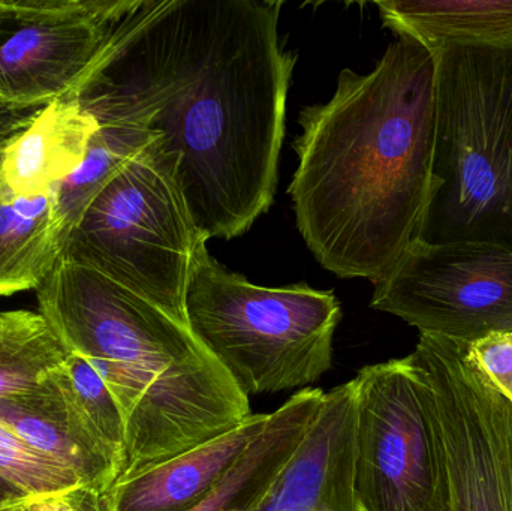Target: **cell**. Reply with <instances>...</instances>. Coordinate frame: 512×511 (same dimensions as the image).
I'll return each mask as SVG.
<instances>
[{
	"instance_id": "1",
	"label": "cell",
	"mask_w": 512,
	"mask_h": 511,
	"mask_svg": "<svg viewBox=\"0 0 512 511\" xmlns=\"http://www.w3.org/2000/svg\"><path fill=\"white\" fill-rule=\"evenodd\" d=\"M277 0H135L71 99L153 137L204 240L246 233L279 180L297 56Z\"/></svg>"
},
{
	"instance_id": "2",
	"label": "cell",
	"mask_w": 512,
	"mask_h": 511,
	"mask_svg": "<svg viewBox=\"0 0 512 511\" xmlns=\"http://www.w3.org/2000/svg\"><path fill=\"white\" fill-rule=\"evenodd\" d=\"M436 54L397 36L366 74L343 69L330 101L298 116L289 186L313 257L378 284L421 239L435 176Z\"/></svg>"
},
{
	"instance_id": "3",
	"label": "cell",
	"mask_w": 512,
	"mask_h": 511,
	"mask_svg": "<svg viewBox=\"0 0 512 511\" xmlns=\"http://www.w3.org/2000/svg\"><path fill=\"white\" fill-rule=\"evenodd\" d=\"M36 296L39 314L69 353L89 360L122 410L120 479L191 452L252 416L249 398L198 341L188 318L65 258Z\"/></svg>"
},
{
	"instance_id": "4",
	"label": "cell",
	"mask_w": 512,
	"mask_h": 511,
	"mask_svg": "<svg viewBox=\"0 0 512 511\" xmlns=\"http://www.w3.org/2000/svg\"><path fill=\"white\" fill-rule=\"evenodd\" d=\"M436 54L435 176L421 239L512 240V50Z\"/></svg>"
},
{
	"instance_id": "5",
	"label": "cell",
	"mask_w": 512,
	"mask_h": 511,
	"mask_svg": "<svg viewBox=\"0 0 512 511\" xmlns=\"http://www.w3.org/2000/svg\"><path fill=\"white\" fill-rule=\"evenodd\" d=\"M185 311L192 333L246 398L318 383L331 369L342 320L333 291L252 284L219 264L206 240L192 258Z\"/></svg>"
},
{
	"instance_id": "6",
	"label": "cell",
	"mask_w": 512,
	"mask_h": 511,
	"mask_svg": "<svg viewBox=\"0 0 512 511\" xmlns=\"http://www.w3.org/2000/svg\"><path fill=\"white\" fill-rule=\"evenodd\" d=\"M200 240L173 170L150 141L89 204L62 258L186 318Z\"/></svg>"
},
{
	"instance_id": "7",
	"label": "cell",
	"mask_w": 512,
	"mask_h": 511,
	"mask_svg": "<svg viewBox=\"0 0 512 511\" xmlns=\"http://www.w3.org/2000/svg\"><path fill=\"white\" fill-rule=\"evenodd\" d=\"M352 384L358 511H451L435 392L414 354L364 366Z\"/></svg>"
},
{
	"instance_id": "8",
	"label": "cell",
	"mask_w": 512,
	"mask_h": 511,
	"mask_svg": "<svg viewBox=\"0 0 512 511\" xmlns=\"http://www.w3.org/2000/svg\"><path fill=\"white\" fill-rule=\"evenodd\" d=\"M370 306L402 318L420 335L469 344L512 332V240H418L375 284Z\"/></svg>"
},
{
	"instance_id": "9",
	"label": "cell",
	"mask_w": 512,
	"mask_h": 511,
	"mask_svg": "<svg viewBox=\"0 0 512 511\" xmlns=\"http://www.w3.org/2000/svg\"><path fill=\"white\" fill-rule=\"evenodd\" d=\"M435 392L451 511H512V404L487 380L469 342L420 335L414 353Z\"/></svg>"
},
{
	"instance_id": "10",
	"label": "cell",
	"mask_w": 512,
	"mask_h": 511,
	"mask_svg": "<svg viewBox=\"0 0 512 511\" xmlns=\"http://www.w3.org/2000/svg\"><path fill=\"white\" fill-rule=\"evenodd\" d=\"M135 0H0V98L23 108L71 99Z\"/></svg>"
},
{
	"instance_id": "11",
	"label": "cell",
	"mask_w": 512,
	"mask_h": 511,
	"mask_svg": "<svg viewBox=\"0 0 512 511\" xmlns=\"http://www.w3.org/2000/svg\"><path fill=\"white\" fill-rule=\"evenodd\" d=\"M355 431L351 380L325 393L297 449L261 498L251 507L230 511H358Z\"/></svg>"
},
{
	"instance_id": "12",
	"label": "cell",
	"mask_w": 512,
	"mask_h": 511,
	"mask_svg": "<svg viewBox=\"0 0 512 511\" xmlns=\"http://www.w3.org/2000/svg\"><path fill=\"white\" fill-rule=\"evenodd\" d=\"M62 366L30 392L0 399V422L32 449L72 471L87 489L107 494L122 476L123 465L78 410Z\"/></svg>"
},
{
	"instance_id": "13",
	"label": "cell",
	"mask_w": 512,
	"mask_h": 511,
	"mask_svg": "<svg viewBox=\"0 0 512 511\" xmlns=\"http://www.w3.org/2000/svg\"><path fill=\"white\" fill-rule=\"evenodd\" d=\"M270 414H252L239 428L138 476L119 479L105 494V511H191L225 479Z\"/></svg>"
},
{
	"instance_id": "14",
	"label": "cell",
	"mask_w": 512,
	"mask_h": 511,
	"mask_svg": "<svg viewBox=\"0 0 512 511\" xmlns=\"http://www.w3.org/2000/svg\"><path fill=\"white\" fill-rule=\"evenodd\" d=\"M99 125L75 99L45 105L0 149V200L45 194L86 158Z\"/></svg>"
},
{
	"instance_id": "15",
	"label": "cell",
	"mask_w": 512,
	"mask_h": 511,
	"mask_svg": "<svg viewBox=\"0 0 512 511\" xmlns=\"http://www.w3.org/2000/svg\"><path fill=\"white\" fill-rule=\"evenodd\" d=\"M376 6L385 27L432 53L512 50V0H385Z\"/></svg>"
},
{
	"instance_id": "16",
	"label": "cell",
	"mask_w": 512,
	"mask_h": 511,
	"mask_svg": "<svg viewBox=\"0 0 512 511\" xmlns=\"http://www.w3.org/2000/svg\"><path fill=\"white\" fill-rule=\"evenodd\" d=\"M321 389H304L270 413L264 431L252 441L218 488L191 511H230L251 507L267 491L324 401Z\"/></svg>"
},
{
	"instance_id": "17",
	"label": "cell",
	"mask_w": 512,
	"mask_h": 511,
	"mask_svg": "<svg viewBox=\"0 0 512 511\" xmlns=\"http://www.w3.org/2000/svg\"><path fill=\"white\" fill-rule=\"evenodd\" d=\"M53 188L36 197L0 200V296L38 290L65 248Z\"/></svg>"
},
{
	"instance_id": "18",
	"label": "cell",
	"mask_w": 512,
	"mask_h": 511,
	"mask_svg": "<svg viewBox=\"0 0 512 511\" xmlns=\"http://www.w3.org/2000/svg\"><path fill=\"white\" fill-rule=\"evenodd\" d=\"M68 356V348L39 312H2L0 399L35 389Z\"/></svg>"
},
{
	"instance_id": "19",
	"label": "cell",
	"mask_w": 512,
	"mask_h": 511,
	"mask_svg": "<svg viewBox=\"0 0 512 511\" xmlns=\"http://www.w3.org/2000/svg\"><path fill=\"white\" fill-rule=\"evenodd\" d=\"M150 141L152 135L143 129L99 125L80 167L53 188L66 239L96 195Z\"/></svg>"
},
{
	"instance_id": "20",
	"label": "cell",
	"mask_w": 512,
	"mask_h": 511,
	"mask_svg": "<svg viewBox=\"0 0 512 511\" xmlns=\"http://www.w3.org/2000/svg\"><path fill=\"white\" fill-rule=\"evenodd\" d=\"M66 386L78 410L99 440L126 467V425L122 410L89 360L69 353L62 366ZM123 474V473H122Z\"/></svg>"
},
{
	"instance_id": "21",
	"label": "cell",
	"mask_w": 512,
	"mask_h": 511,
	"mask_svg": "<svg viewBox=\"0 0 512 511\" xmlns=\"http://www.w3.org/2000/svg\"><path fill=\"white\" fill-rule=\"evenodd\" d=\"M0 474L29 497L87 489L68 468L24 443L0 422ZM90 491V489H89Z\"/></svg>"
},
{
	"instance_id": "22",
	"label": "cell",
	"mask_w": 512,
	"mask_h": 511,
	"mask_svg": "<svg viewBox=\"0 0 512 511\" xmlns=\"http://www.w3.org/2000/svg\"><path fill=\"white\" fill-rule=\"evenodd\" d=\"M469 353L487 380L512 404V332H493L469 344Z\"/></svg>"
},
{
	"instance_id": "23",
	"label": "cell",
	"mask_w": 512,
	"mask_h": 511,
	"mask_svg": "<svg viewBox=\"0 0 512 511\" xmlns=\"http://www.w3.org/2000/svg\"><path fill=\"white\" fill-rule=\"evenodd\" d=\"M29 511H105V494H96L89 489H74L62 494L30 497Z\"/></svg>"
},
{
	"instance_id": "24",
	"label": "cell",
	"mask_w": 512,
	"mask_h": 511,
	"mask_svg": "<svg viewBox=\"0 0 512 511\" xmlns=\"http://www.w3.org/2000/svg\"><path fill=\"white\" fill-rule=\"evenodd\" d=\"M42 108H23L0 98V149L15 135L30 125Z\"/></svg>"
},
{
	"instance_id": "25",
	"label": "cell",
	"mask_w": 512,
	"mask_h": 511,
	"mask_svg": "<svg viewBox=\"0 0 512 511\" xmlns=\"http://www.w3.org/2000/svg\"><path fill=\"white\" fill-rule=\"evenodd\" d=\"M30 498L26 492L21 491L17 486L12 485L11 482L5 479L0 474V507L8 506V504L17 503Z\"/></svg>"
},
{
	"instance_id": "26",
	"label": "cell",
	"mask_w": 512,
	"mask_h": 511,
	"mask_svg": "<svg viewBox=\"0 0 512 511\" xmlns=\"http://www.w3.org/2000/svg\"><path fill=\"white\" fill-rule=\"evenodd\" d=\"M27 500H29V498H27ZM27 500L17 501V503L0 507V511H29V507H27Z\"/></svg>"
}]
</instances>
